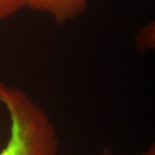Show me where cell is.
<instances>
[{
	"instance_id": "cell-4",
	"label": "cell",
	"mask_w": 155,
	"mask_h": 155,
	"mask_svg": "<svg viewBox=\"0 0 155 155\" xmlns=\"http://www.w3.org/2000/svg\"><path fill=\"white\" fill-rule=\"evenodd\" d=\"M26 0H0V21L14 16L25 8Z\"/></svg>"
},
{
	"instance_id": "cell-3",
	"label": "cell",
	"mask_w": 155,
	"mask_h": 155,
	"mask_svg": "<svg viewBox=\"0 0 155 155\" xmlns=\"http://www.w3.org/2000/svg\"><path fill=\"white\" fill-rule=\"evenodd\" d=\"M154 44V23H149L144 26L138 32L136 37V45L140 50L152 48Z\"/></svg>"
},
{
	"instance_id": "cell-1",
	"label": "cell",
	"mask_w": 155,
	"mask_h": 155,
	"mask_svg": "<svg viewBox=\"0 0 155 155\" xmlns=\"http://www.w3.org/2000/svg\"><path fill=\"white\" fill-rule=\"evenodd\" d=\"M0 104L10 117V136L0 155H58L55 125L23 90L0 81Z\"/></svg>"
},
{
	"instance_id": "cell-5",
	"label": "cell",
	"mask_w": 155,
	"mask_h": 155,
	"mask_svg": "<svg viewBox=\"0 0 155 155\" xmlns=\"http://www.w3.org/2000/svg\"><path fill=\"white\" fill-rule=\"evenodd\" d=\"M140 155H155V147L153 144L148 149H147L144 153H142Z\"/></svg>"
},
{
	"instance_id": "cell-2",
	"label": "cell",
	"mask_w": 155,
	"mask_h": 155,
	"mask_svg": "<svg viewBox=\"0 0 155 155\" xmlns=\"http://www.w3.org/2000/svg\"><path fill=\"white\" fill-rule=\"evenodd\" d=\"M89 0H26L25 8L46 13L54 22L63 24L83 15Z\"/></svg>"
},
{
	"instance_id": "cell-6",
	"label": "cell",
	"mask_w": 155,
	"mask_h": 155,
	"mask_svg": "<svg viewBox=\"0 0 155 155\" xmlns=\"http://www.w3.org/2000/svg\"><path fill=\"white\" fill-rule=\"evenodd\" d=\"M101 155H115V154H114L113 151H112L110 148H104V149H103V151H102V153H101Z\"/></svg>"
}]
</instances>
